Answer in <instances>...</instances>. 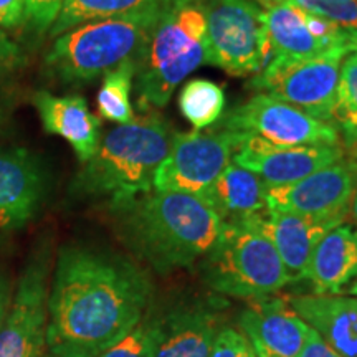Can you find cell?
Here are the masks:
<instances>
[{"label": "cell", "mask_w": 357, "mask_h": 357, "mask_svg": "<svg viewBox=\"0 0 357 357\" xmlns=\"http://www.w3.org/2000/svg\"><path fill=\"white\" fill-rule=\"evenodd\" d=\"M151 296V278L128 258L63 247L48 294L45 342L50 354L100 357L146 318Z\"/></svg>", "instance_id": "obj_1"}, {"label": "cell", "mask_w": 357, "mask_h": 357, "mask_svg": "<svg viewBox=\"0 0 357 357\" xmlns=\"http://www.w3.org/2000/svg\"><path fill=\"white\" fill-rule=\"evenodd\" d=\"M109 207L128 247L159 273L202 260L225 223L204 199L181 192L151 190Z\"/></svg>", "instance_id": "obj_2"}, {"label": "cell", "mask_w": 357, "mask_h": 357, "mask_svg": "<svg viewBox=\"0 0 357 357\" xmlns=\"http://www.w3.org/2000/svg\"><path fill=\"white\" fill-rule=\"evenodd\" d=\"M174 131L158 113H146L105 134L98 151L73 178L71 192L106 197L109 204L153 190V178L167 158Z\"/></svg>", "instance_id": "obj_3"}, {"label": "cell", "mask_w": 357, "mask_h": 357, "mask_svg": "<svg viewBox=\"0 0 357 357\" xmlns=\"http://www.w3.org/2000/svg\"><path fill=\"white\" fill-rule=\"evenodd\" d=\"M202 65H207V22L199 0H184L160 17L136 58L139 109L166 108L178 84Z\"/></svg>", "instance_id": "obj_4"}, {"label": "cell", "mask_w": 357, "mask_h": 357, "mask_svg": "<svg viewBox=\"0 0 357 357\" xmlns=\"http://www.w3.org/2000/svg\"><path fill=\"white\" fill-rule=\"evenodd\" d=\"M166 12H136L73 26L53 42L45 55V71L65 84L89 83L105 77L124 61L139 56L155 24Z\"/></svg>", "instance_id": "obj_5"}, {"label": "cell", "mask_w": 357, "mask_h": 357, "mask_svg": "<svg viewBox=\"0 0 357 357\" xmlns=\"http://www.w3.org/2000/svg\"><path fill=\"white\" fill-rule=\"evenodd\" d=\"M200 271L208 288L238 300H263L291 283L273 245L248 222L223 223Z\"/></svg>", "instance_id": "obj_6"}, {"label": "cell", "mask_w": 357, "mask_h": 357, "mask_svg": "<svg viewBox=\"0 0 357 357\" xmlns=\"http://www.w3.org/2000/svg\"><path fill=\"white\" fill-rule=\"evenodd\" d=\"M207 22V65L234 77L257 75L271 60L263 10L253 0H199Z\"/></svg>", "instance_id": "obj_7"}, {"label": "cell", "mask_w": 357, "mask_h": 357, "mask_svg": "<svg viewBox=\"0 0 357 357\" xmlns=\"http://www.w3.org/2000/svg\"><path fill=\"white\" fill-rule=\"evenodd\" d=\"M346 56L347 52L342 48L312 58L273 56L248 86L287 101L311 118L333 124L339 70Z\"/></svg>", "instance_id": "obj_8"}, {"label": "cell", "mask_w": 357, "mask_h": 357, "mask_svg": "<svg viewBox=\"0 0 357 357\" xmlns=\"http://www.w3.org/2000/svg\"><path fill=\"white\" fill-rule=\"evenodd\" d=\"M243 141L245 134L227 129L174 132L171 151L154 174L153 189L202 199Z\"/></svg>", "instance_id": "obj_9"}, {"label": "cell", "mask_w": 357, "mask_h": 357, "mask_svg": "<svg viewBox=\"0 0 357 357\" xmlns=\"http://www.w3.org/2000/svg\"><path fill=\"white\" fill-rule=\"evenodd\" d=\"M218 129L248 134L281 147L342 146L341 132L334 124L311 118L266 93L255 95L223 114Z\"/></svg>", "instance_id": "obj_10"}, {"label": "cell", "mask_w": 357, "mask_h": 357, "mask_svg": "<svg viewBox=\"0 0 357 357\" xmlns=\"http://www.w3.org/2000/svg\"><path fill=\"white\" fill-rule=\"evenodd\" d=\"M50 255L38 248L24 268L0 326V357H40L47 346Z\"/></svg>", "instance_id": "obj_11"}, {"label": "cell", "mask_w": 357, "mask_h": 357, "mask_svg": "<svg viewBox=\"0 0 357 357\" xmlns=\"http://www.w3.org/2000/svg\"><path fill=\"white\" fill-rule=\"evenodd\" d=\"M356 187L357 167L344 158L301 181L268 185V208L342 223Z\"/></svg>", "instance_id": "obj_12"}, {"label": "cell", "mask_w": 357, "mask_h": 357, "mask_svg": "<svg viewBox=\"0 0 357 357\" xmlns=\"http://www.w3.org/2000/svg\"><path fill=\"white\" fill-rule=\"evenodd\" d=\"M344 159L342 146L281 147L245 134L242 147L234 155L236 166L257 174L268 185L301 181L316 171Z\"/></svg>", "instance_id": "obj_13"}, {"label": "cell", "mask_w": 357, "mask_h": 357, "mask_svg": "<svg viewBox=\"0 0 357 357\" xmlns=\"http://www.w3.org/2000/svg\"><path fill=\"white\" fill-rule=\"evenodd\" d=\"M238 324L257 357H298L310 333L306 321L283 298L250 301Z\"/></svg>", "instance_id": "obj_14"}, {"label": "cell", "mask_w": 357, "mask_h": 357, "mask_svg": "<svg viewBox=\"0 0 357 357\" xmlns=\"http://www.w3.org/2000/svg\"><path fill=\"white\" fill-rule=\"evenodd\" d=\"M222 301H194L159 319L154 357H208L222 331Z\"/></svg>", "instance_id": "obj_15"}, {"label": "cell", "mask_w": 357, "mask_h": 357, "mask_svg": "<svg viewBox=\"0 0 357 357\" xmlns=\"http://www.w3.org/2000/svg\"><path fill=\"white\" fill-rule=\"evenodd\" d=\"M240 222H248L270 240L287 268L291 283L305 278L312 250L316 248L319 240L329 230L342 225L334 220H319V218L273 211V208H268Z\"/></svg>", "instance_id": "obj_16"}, {"label": "cell", "mask_w": 357, "mask_h": 357, "mask_svg": "<svg viewBox=\"0 0 357 357\" xmlns=\"http://www.w3.org/2000/svg\"><path fill=\"white\" fill-rule=\"evenodd\" d=\"M47 187L43 167L26 149H0V230L20 229L38 212Z\"/></svg>", "instance_id": "obj_17"}, {"label": "cell", "mask_w": 357, "mask_h": 357, "mask_svg": "<svg viewBox=\"0 0 357 357\" xmlns=\"http://www.w3.org/2000/svg\"><path fill=\"white\" fill-rule=\"evenodd\" d=\"M32 102L45 131L63 137L73 147L79 162H88L95 155L101 141V121L89 111L83 96L37 91Z\"/></svg>", "instance_id": "obj_18"}, {"label": "cell", "mask_w": 357, "mask_h": 357, "mask_svg": "<svg viewBox=\"0 0 357 357\" xmlns=\"http://www.w3.org/2000/svg\"><path fill=\"white\" fill-rule=\"evenodd\" d=\"M294 311L341 357H357V298L301 294L289 300Z\"/></svg>", "instance_id": "obj_19"}, {"label": "cell", "mask_w": 357, "mask_h": 357, "mask_svg": "<svg viewBox=\"0 0 357 357\" xmlns=\"http://www.w3.org/2000/svg\"><path fill=\"white\" fill-rule=\"evenodd\" d=\"M314 294H337L357 278V231L349 225L329 230L312 250L306 268Z\"/></svg>", "instance_id": "obj_20"}, {"label": "cell", "mask_w": 357, "mask_h": 357, "mask_svg": "<svg viewBox=\"0 0 357 357\" xmlns=\"http://www.w3.org/2000/svg\"><path fill=\"white\" fill-rule=\"evenodd\" d=\"M266 190L268 184L257 174L230 162L202 199L223 222L231 223L268 211Z\"/></svg>", "instance_id": "obj_21"}, {"label": "cell", "mask_w": 357, "mask_h": 357, "mask_svg": "<svg viewBox=\"0 0 357 357\" xmlns=\"http://www.w3.org/2000/svg\"><path fill=\"white\" fill-rule=\"evenodd\" d=\"M260 6L263 7L266 38L273 56L312 58L337 50L321 42L310 32L305 20V12L301 8L284 2H265Z\"/></svg>", "instance_id": "obj_22"}, {"label": "cell", "mask_w": 357, "mask_h": 357, "mask_svg": "<svg viewBox=\"0 0 357 357\" xmlns=\"http://www.w3.org/2000/svg\"><path fill=\"white\" fill-rule=\"evenodd\" d=\"M184 0H65L60 15L50 29V35L60 37L84 22L146 10H169Z\"/></svg>", "instance_id": "obj_23"}, {"label": "cell", "mask_w": 357, "mask_h": 357, "mask_svg": "<svg viewBox=\"0 0 357 357\" xmlns=\"http://www.w3.org/2000/svg\"><path fill=\"white\" fill-rule=\"evenodd\" d=\"M178 109L195 131H204L222 119L225 93L212 79H189L178 93Z\"/></svg>", "instance_id": "obj_24"}, {"label": "cell", "mask_w": 357, "mask_h": 357, "mask_svg": "<svg viewBox=\"0 0 357 357\" xmlns=\"http://www.w3.org/2000/svg\"><path fill=\"white\" fill-rule=\"evenodd\" d=\"M134 73H136V60H129L102 77L101 88L96 98L98 114L102 119L126 124L136 118L131 105Z\"/></svg>", "instance_id": "obj_25"}, {"label": "cell", "mask_w": 357, "mask_h": 357, "mask_svg": "<svg viewBox=\"0 0 357 357\" xmlns=\"http://www.w3.org/2000/svg\"><path fill=\"white\" fill-rule=\"evenodd\" d=\"M333 124L339 132L357 129V53L347 55L341 63Z\"/></svg>", "instance_id": "obj_26"}, {"label": "cell", "mask_w": 357, "mask_h": 357, "mask_svg": "<svg viewBox=\"0 0 357 357\" xmlns=\"http://www.w3.org/2000/svg\"><path fill=\"white\" fill-rule=\"evenodd\" d=\"M159 336V319L144 318L121 341L100 357H154Z\"/></svg>", "instance_id": "obj_27"}, {"label": "cell", "mask_w": 357, "mask_h": 357, "mask_svg": "<svg viewBox=\"0 0 357 357\" xmlns=\"http://www.w3.org/2000/svg\"><path fill=\"white\" fill-rule=\"evenodd\" d=\"M257 2H284L346 29H357V0H257Z\"/></svg>", "instance_id": "obj_28"}, {"label": "cell", "mask_w": 357, "mask_h": 357, "mask_svg": "<svg viewBox=\"0 0 357 357\" xmlns=\"http://www.w3.org/2000/svg\"><path fill=\"white\" fill-rule=\"evenodd\" d=\"M63 3L65 0H25V24L38 35L50 32Z\"/></svg>", "instance_id": "obj_29"}, {"label": "cell", "mask_w": 357, "mask_h": 357, "mask_svg": "<svg viewBox=\"0 0 357 357\" xmlns=\"http://www.w3.org/2000/svg\"><path fill=\"white\" fill-rule=\"evenodd\" d=\"M208 357H257L247 337L231 328H223Z\"/></svg>", "instance_id": "obj_30"}, {"label": "cell", "mask_w": 357, "mask_h": 357, "mask_svg": "<svg viewBox=\"0 0 357 357\" xmlns=\"http://www.w3.org/2000/svg\"><path fill=\"white\" fill-rule=\"evenodd\" d=\"M25 63L22 48L8 35L0 30V79L12 75Z\"/></svg>", "instance_id": "obj_31"}, {"label": "cell", "mask_w": 357, "mask_h": 357, "mask_svg": "<svg viewBox=\"0 0 357 357\" xmlns=\"http://www.w3.org/2000/svg\"><path fill=\"white\" fill-rule=\"evenodd\" d=\"M25 24V0H0V29Z\"/></svg>", "instance_id": "obj_32"}, {"label": "cell", "mask_w": 357, "mask_h": 357, "mask_svg": "<svg viewBox=\"0 0 357 357\" xmlns=\"http://www.w3.org/2000/svg\"><path fill=\"white\" fill-rule=\"evenodd\" d=\"M298 357H341L314 329L310 328L305 346Z\"/></svg>", "instance_id": "obj_33"}, {"label": "cell", "mask_w": 357, "mask_h": 357, "mask_svg": "<svg viewBox=\"0 0 357 357\" xmlns=\"http://www.w3.org/2000/svg\"><path fill=\"white\" fill-rule=\"evenodd\" d=\"M342 151H344V158L349 159L352 164L357 167V129L352 131H342Z\"/></svg>", "instance_id": "obj_34"}, {"label": "cell", "mask_w": 357, "mask_h": 357, "mask_svg": "<svg viewBox=\"0 0 357 357\" xmlns=\"http://www.w3.org/2000/svg\"><path fill=\"white\" fill-rule=\"evenodd\" d=\"M10 284L6 276L0 275V326H2L3 319H6L8 307H10Z\"/></svg>", "instance_id": "obj_35"}, {"label": "cell", "mask_w": 357, "mask_h": 357, "mask_svg": "<svg viewBox=\"0 0 357 357\" xmlns=\"http://www.w3.org/2000/svg\"><path fill=\"white\" fill-rule=\"evenodd\" d=\"M342 37H344V45L347 52L357 53V29H342Z\"/></svg>", "instance_id": "obj_36"}, {"label": "cell", "mask_w": 357, "mask_h": 357, "mask_svg": "<svg viewBox=\"0 0 357 357\" xmlns=\"http://www.w3.org/2000/svg\"><path fill=\"white\" fill-rule=\"evenodd\" d=\"M347 215L351 217V220L354 225L357 227V187L354 190V194H352V199H351V204H349V212H347Z\"/></svg>", "instance_id": "obj_37"}, {"label": "cell", "mask_w": 357, "mask_h": 357, "mask_svg": "<svg viewBox=\"0 0 357 357\" xmlns=\"http://www.w3.org/2000/svg\"><path fill=\"white\" fill-rule=\"evenodd\" d=\"M349 294H352V296L357 298V278L349 284Z\"/></svg>", "instance_id": "obj_38"}, {"label": "cell", "mask_w": 357, "mask_h": 357, "mask_svg": "<svg viewBox=\"0 0 357 357\" xmlns=\"http://www.w3.org/2000/svg\"><path fill=\"white\" fill-rule=\"evenodd\" d=\"M50 357H53V356H50Z\"/></svg>", "instance_id": "obj_39"}]
</instances>
